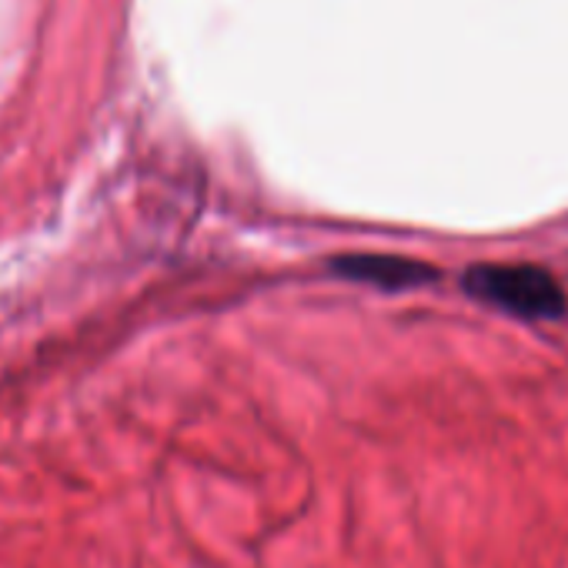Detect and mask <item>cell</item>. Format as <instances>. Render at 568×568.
I'll return each mask as SVG.
<instances>
[{
    "label": "cell",
    "mask_w": 568,
    "mask_h": 568,
    "mask_svg": "<svg viewBox=\"0 0 568 568\" xmlns=\"http://www.w3.org/2000/svg\"><path fill=\"white\" fill-rule=\"evenodd\" d=\"M342 274L362 277V281H375L382 288H415V284L435 281L438 271L432 264L422 261H408V257H392V254H358V257H342L338 261Z\"/></svg>",
    "instance_id": "7a4b0ae2"
},
{
    "label": "cell",
    "mask_w": 568,
    "mask_h": 568,
    "mask_svg": "<svg viewBox=\"0 0 568 568\" xmlns=\"http://www.w3.org/2000/svg\"><path fill=\"white\" fill-rule=\"evenodd\" d=\"M462 288L475 302L525 322H561L568 315L565 288L538 264H475L462 274Z\"/></svg>",
    "instance_id": "6da1fadb"
}]
</instances>
